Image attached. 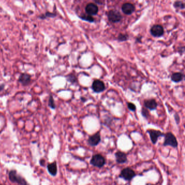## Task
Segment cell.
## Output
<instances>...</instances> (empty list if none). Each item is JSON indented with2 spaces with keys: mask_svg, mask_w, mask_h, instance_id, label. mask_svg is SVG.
<instances>
[{
  "mask_svg": "<svg viewBox=\"0 0 185 185\" xmlns=\"http://www.w3.org/2000/svg\"><path fill=\"white\" fill-rule=\"evenodd\" d=\"M165 141L163 142V146H170L176 148L178 146V142L175 135L171 132H168L165 134Z\"/></svg>",
  "mask_w": 185,
  "mask_h": 185,
  "instance_id": "1",
  "label": "cell"
},
{
  "mask_svg": "<svg viewBox=\"0 0 185 185\" xmlns=\"http://www.w3.org/2000/svg\"><path fill=\"white\" fill-rule=\"evenodd\" d=\"M106 160L105 158L99 154L93 155L90 160V164L93 167H97L99 168L102 167L106 165Z\"/></svg>",
  "mask_w": 185,
  "mask_h": 185,
  "instance_id": "2",
  "label": "cell"
},
{
  "mask_svg": "<svg viewBox=\"0 0 185 185\" xmlns=\"http://www.w3.org/2000/svg\"><path fill=\"white\" fill-rule=\"evenodd\" d=\"M136 175V173L134 170L130 168L126 167L121 170V173L119 175V177L123 179L124 180L128 181H130L135 177Z\"/></svg>",
  "mask_w": 185,
  "mask_h": 185,
  "instance_id": "3",
  "label": "cell"
},
{
  "mask_svg": "<svg viewBox=\"0 0 185 185\" xmlns=\"http://www.w3.org/2000/svg\"><path fill=\"white\" fill-rule=\"evenodd\" d=\"M9 179L11 182L17 183L20 185H27V183L26 180L18 174L15 170H12L9 173Z\"/></svg>",
  "mask_w": 185,
  "mask_h": 185,
  "instance_id": "4",
  "label": "cell"
},
{
  "mask_svg": "<svg viewBox=\"0 0 185 185\" xmlns=\"http://www.w3.org/2000/svg\"><path fill=\"white\" fill-rule=\"evenodd\" d=\"M91 88L93 92L95 93L102 92L106 90V85L103 81L100 80H95L92 84Z\"/></svg>",
  "mask_w": 185,
  "mask_h": 185,
  "instance_id": "5",
  "label": "cell"
},
{
  "mask_svg": "<svg viewBox=\"0 0 185 185\" xmlns=\"http://www.w3.org/2000/svg\"><path fill=\"white\" fill-rule=\"evenodd\" d=\"M146 133L149 134L150 136V139L152 141V143L153 144H155L157 142L158 139L160 137L164 136L165 134L162 133L161 131L160 130H153L150 129L146 131Z\"/></svg>",
  "mask_w": 185,
  "mask_h": 185,
  "instance_id": "6",
  "label": "cell"
},
{
  "mask_svg": "<svg viewBox=\"0 0 185 185\" xmlns=\"http://www.w3.org/2000/svg\"><path fill=\"white\" fill-rule=\"evenodd\" d=\"M101 141V136L100 133L99 131L97 132L96 134L90 136L88 140V144L90 146H97Z\"/></svg>",
  "mask_w": 185,
  "mask_h": 185,
  "instance_id": "7",
  "label": "cell"
},
{
  "mask_svg": "<svg viewBox=\"0 0 185 185\" xmlns=\"http://www.w3.org/2000/svg\"><path fill=\"white\" fill-rule=\"evenodd\" d=\"M109 20L112 22H118L122 18L121 14L117 10H111L108 14Z\"/></svg>",
  "mask_w": 185,
  "mask_h": 185,
  "instance_id": "8",
  "label": "cell"
},
{
  "mask_svg": "<svg viewBox=\"0 0 185 185\" xmlns=\"http://www.w3.org/2000/svg\"><path fill=\"white\" fill-rule=\"evenodd\" d=\"M116 161L119 164H123L128 161L127 155L124 152L118 151L115 154Z\"/></svg>",
  "mask_w": 185,
  "mask_h": 185,
  "instance_id": "9",
  "label": "cell"
},
{
  "mask_svg": "<svg viewBox=\"0 0 185 185\" xmlns=\"http://www.w3.org/2000/svg\"><path fill=\"white\" fill-rule=\"evenodd\" d=\"M144 106L145 108L150 110H155L156 109L158 104L154 99H146L144 101Z\"/></svg>",
  "mask_w": 185,
  "mask_h": 185,
  "instance_id": "10",
  "label": "cell"
},
{
  "mask_svg": "<svg viewBox=\"0 0 185 185\" xmlns=\"http://www.w3.org/2000/svg\"><path fill=\"white\" fill-rule=\"evenodd\" d=\"M85 11L88 15H94L97 14L98 12V8L97 5L95 4L91 3L86 5L85 8Z\"/></svg>",
  "mask_w": 185,
  "mask_h": 185,
  "instance_id": "11",
  "label": "cell"
},
{
  "mask_svg": "<svg viewBox=\"0 0 185 185\" xmlns=\"http://www.w3.org/2000/svg\"><path fill=\"white\" fill-rule=\"evenodd\" d=\"M122 10L124 14L129 15L134 12L135 10V6L130 3H126L122 5Z\"/></svg>",
  "mask_w": 185,
  "mask_h": 185,
  "instance_id": "12",
  "label": "cell"
},
{
  "mask_svg": "<svg viewBox=\"0 0 185 185\" xmlns=\"http://www.w3.org/2000/svg\"><path fill=\"white\" fill-rule=\"evenodd\" d=\"M150 32L153 35L156 37L161 36L164 32L163 27L160 25H155L153 26L151 29Z\"/></svg>",
  "mask_w": 185,
  "mask_h": 185,
  "instance_id": "13",
  "label": "cell"
},
{
  "mask_svg": "<svg viewBox=\"0 0 185 185\" xmlns=\"http://www.w3.org/2000/svg\"><path fill=\"white\" fill-rule=\"evenodd\" d=\"M31 78L30 75L27 73H22L18 78V82L24 86L28 85L31 82Z\"/></svg>",
  "mask_w": 185,
  "mask_h": 185,
  "instance_id": "14",
  "label": "cell"
},
{
  "mask_svg": "<svg viewBox=\"0 0 185 185\" xmlns=\"http://www.w3.org/2000/svg\"><path fill=\"white\" fill-rule=\"evenodd\" d=\"M47 170H48L49 173L52 176H56L57 175L58 170H57V165L56 162L55 161V162H52L51 163H49L47 165Z\"/></svg>",
  "mask_w": 185,
  "mask_h": 185,
  "instance_id": "15",
  "label": "cell"
},
{
  "mask_svg": "<svg viewBox=\"0 0 185 185\" xmlns=\"http://www.w3.org/2000/svg\"><path fill=\"white\" fill-rule=\"evenodd\" d=\"M184 77V75L181 72L174 73L171 76L172 81L174 82H181Z\"/></svg>",
  "mask_w": 185,
  "mask_h": 185,
  "instance_id": "16",
  "label": "cell"
},
{
  "mask_svg": "<svg viewBox=\"0 0 185 185\" xmlns=\"http://www.w3.org/2000/svg\"><path fill=\"white\" fill-rule=\"evenodd\" d=\"M66 79H67V81L71 82L73 84H76V82H77V79L75 75H69L66 77Z\"/></svg>",
  "mask_w": 185,
  "mask_h": 185,
  "instance_id": "17",
  "label": "cell"
},
{
  "mask_svg": "<svg viewBox=\"0 0 185 185\" xmlns=\"http://www.w3.org/2000/svg\"><path fill=\"white\" fill-rule=\"evenodd\" d=\"M49 106L50 108L53 109H56V104H55V102H54V98H53V96L52 95H50L49 97Z\"/></svg>",
  "mask_w": 185,
  "mask_h": 185,
  "instance_id": "18",
  "label": "cell"
},
{
  "mask_svg": "<svg viewBox=\"0 0 185 185\" xmlns=\"http://www.w3.org/2000/svg\"><path fill=\"white\" fill-rule=\"evenodd\" d=\"M142 115L144 117V118H148L149 117V112L146 109V108H142L141 111Z\"/></svg>",
  "mask_w": 185,
  "mask_h": 185,
  "instance_id": "19",
  "label": "cell"
},
{
  "mask_svg": "<svg viewBox=\"0 0 185 185\" xmlns=\"http://www.w3.org/2000/svg\"><path fill=\"white\" fill-rule=\"evenodd\" d=\"M127 106H128L129 109L131 111H135L136 110V106L134 104V103L128 102L127 103Z\"/></svg>",
  "mask_w": 185,
  "mask_h": 185,
  "instance_id": "20",
  "label": "cell"
},
{
  "mask_svg": "<svg viewBox=\"0 0 185 185\" xmlns=\"http://www.w3.org/2000/svg\"><path fill=\"white\" fill-rule=\"evenodd\" d=\"M82 18L83 19H84V20H86L89 21H90V22H92L93 21V18L92 17H91L90 15H89L88 16H83L82 17Z\"/></svg>",
  "mask_w": 185,
  "mask_h": 185,
  "instance_id": "21",
  "label": "cell"
},
{
  "mask_svg": "<svg viewBox=\"0 0 185 185\" xmlns=\"http://www.w3.org/2000/svg\"><path fill=\"white\" fill-rule=\"evenodd\" d=\"M174 119H175V122H176V123H177V124H178L180 123V116H179V115H178L177 113H176L174 114Z\"/></svg>",
  "mask_w": 185,
  "mask_h": 185,
  "instance_id": "22",
  "label": "cell"
},
{
  "mask_svg": "<svg viewBox=\"0 0 185 185\" xmlns=\"http://www.w3.org/2000/svg\"><path fill=\"white\" fill-rule=\"evenodd\" d=\"M45 160H44V159H41V160L40 161V164L42 166H45Z\"/></svg>",
  "mask_w": 185,
  "mask_h": 185,
  "instance_id": "23",
  "label": "cell"
},
{
  "mask_svg": "<svg viewBox=\"0 0 185 185\" xmlns=\"http://www.w3.org/2000/svg\"><path fill=\"white\" fill-rule=\"evenodd\" d=\"M3 88H4V85H1V86H0V91H1V90H3Z\"/></svg>",
  "mask_w": 185,
  "mask_h": 185,
  "instance_id": "24",
  "label": "cell"
},
{
  "mask_svg": "<svg viewBox=\"0 0 185 185\" xmlns=\"http://www.w3.org/2000/svg\"><path fill=\"white\" fill-rule=\"evenodd\" d=\"M84 98H83V97L81 98V100H82V102H85V100H86V99H84Z\"/></svg>",
  "mask_w": 185,
  "mask_h": 185,
  "instance_id": "25",
  "label": "cell"
}]
</instances>
